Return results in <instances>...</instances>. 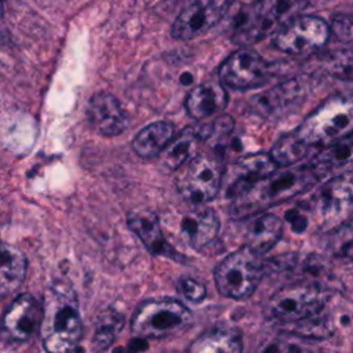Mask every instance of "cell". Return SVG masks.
I'll list each match as a JSON object with an SVG mask.
<instances>
[{
    "label": "cell",
    "mask_w": 353,
    "mask_h": 353,
    "mask_svg": "<svg viewBox=\"0 0 353 353\" xmlns=\"http://www.w3.org/2000/svg\"><path fill=\"white\" fill-rule=\"evenodd\" d=\"M321 174L320 170L309 164L285 171H273L256 181L241 196L233 199L230 214L233 218L255 215L309 190L320 181Z\"/></svg>",
    "instance_id": "obj_1"
},
{
    "label": "cell",
    "mask_w": 353,
    "mask_h": 353,
    "mask_svg": "<svg viewBox=\"0 0 353 353\" xmlns=\"http://www.w3.org/2000/svg\"><path fill=\"white\" fill-rule=\"evenodd\" d=\"M40 334L47 353H69L79 343L83 325L77 298L70 287L58 284L48 290Z\"/></svg>",
    "instance_id": "obj_2"
},
{
    "label": "cell",
    "mask_w": 353,
    "mask_h": 353,
    "mask_svg": "<svg viewBox=\"0 0 353 353\" xmlns=\"http://www.w3.org/2000/svg\"><path fill=\"white\" fill-rule=\"evenodd\" d=\"M350 132H353V92L327 98L294 131L309 149L328 146Z\"/></svg>",
    "instance_id": "obj_3"
},
{
    "label": "cell",
    "mask_w": 353,
    "mask_h": 353,
    "mask_svg": "<svg viewBox=\"0 0 353 353\" xmlns=\"http://www.w3.org/2000/svg\"><path fill=\"white\" fill-rule=\"evenodd\" d=\"M309 0H256L232 30L233 40L243 46L254 44L299 17Z\"/></svg>",
    "instance_id": "obj_4"
},
{
    "label": "cell",
    "mask_w": 353,
    "mask_h": 353,
    "mask_svg": "<svg viewBox=\"0 0 353 353\" xmlns=\"http://www.w3.org/2000/svg\"><path fill=\"white\" fill-rule=\"evenodd\" d=\"M261 256L243 245L223 258L214 270L218 291L233 299L248 298L255 291L265 270Z\"/></svg>",
    "instance_id": "obj_5"
},
{
    "label": "cell",
    "mask_w": 353,
    "mask_h": 353,
    "mask_svg": "<svg viewBox=\"0 0 353 353\" xmlns=\"http://www.w3.org/2000/svg\"><path fill=\"white\" fill-rule=\"evenodd\" d=\"M309 212L323 230H332L353 215V170L328 179L310 199Z\"/></svg>",
    "instance_id": "obj_6"
},
{
    "label": "cell",
    "mask_w": 353,
    "mask_h": 353,
    "mask_svg": "<svg viewBox=\"0 0 353 353\" xmlns=\"http://www.w3.org/2000/svg\"><path fill=\"white\" fill-rule=\"evenodd\" d=\"M325 303V292L307 283L287 285L274 292L265 306V316L281 324H298L319 314Z\"/></svg>",
    "instance_id": "obj_7"
},
{
    "label": "cell",
    "mask_w": 353,
    "mask_h": 353,
    "mask_svg": "<svg viewBox=\"0 0 353 353\" xmlns=\"http://www.w3.org/2000/svg\"><path fill=\"white\" fill-rule=\"evenodd\" d=\"M192 323L188 307L171 298L145 301L138 306L132 319L131 330L141 338H163L183 330Z\"/></svg>",
    "instance_id": "obj_8"
},
{
    "label": "cell",
    "mask_w": 353,
    "mask_h": 353,
    "mask_svg": "<svg viewBox=\"0 0 353 353\" xmlns=\"http://www.w3.org/2000/svg\"><path fill=\"white\" fill-rule=\"evenodd\" d=\"M178 170L176 189L188 203L201 205L218 194L222 185L223 167L215 154L199 153Z\"/></svg>",
    "instance_id": "obj_9"
},
{
    "label": "cell",
    "mask_w": 353,
    "mask_h": 353,
    "mask_svg": "<svg viewBox=\"0 0 353 353\" xmlns=\"http://www.w3.org/2000/svg\"><path fill=\"white\" fill-rule=\"evenodd\" d=\"M330 36V25L323 18L299 15L274 34V46L291 55H309L321 50Z\"/></svg>",
    "instance_id": "obj_10"
},
{
    "label": "cell",
    "mask_w": 353,
    "mask_h": 353,
    "mask_svg": "<svg viewBox=\"0 0 353 353\" xmlns=\"http://www.w3.org/2000/svg\"><path fill=\"white\" fill-rule=\"evenodd\" d=\"M272 74L270 65L256 51L241 48L232 52L219 68L221 84L233 90H251L265 84Z\"/></svg>",
    "instance_id": "obj_11"
},
{
    "label": "cell",
    "mask_w": 353,
    "mask_h": 353,
    "mask_svg": "<svg viewBox=\"0 0 353 353\" xmlns=\"http://www.w3.org/2000/svg\"><path fill=\"white\" fill-rule=\"evenodd\" d=\"M229 0H192L175 18L171 34L178 40H190L208 32L223 18Z\"/></svg>",
    "instance_id": "obj_12"
},
{
    "label": "cell",
    "mask_w": 353,
    "mask_h": 353,
    "mask_svg": "<svg viewBox=\"0 0 353 353\" xmlns=\"http://www.w3.org/2000/svg\"><path fill=\"white\" fill-rule=\"evenodd\" d=\"M41 319L43 306L32 295L22 294L4 313L0 330L8 339L26 341L40 328Z\"/></svg>",
    "instance_id": "obj_13"
},
{
    "label": "cell",
    "mask_w": 353,
    "mask_h": 353,
    "mask_svg": "<svg viewBox=\"0 0 353 353\" xmlns=\"http://www.w3.org/2000/svg\"><path fill=\"white\" fill-rule=\"evenodd\" d=\"M306 95L303 80L294 79L281 83L250 101V109L262 117H280L298 106Z\"/></svg>",
    "instance_id": "obj_14"
},
{
    "label": "cell",
    "mask_w": 353,
    "mask_h": 353,
    "mask_svg": "<svg viewBox=\"0 0 353 353\" xmlns=\"http://www.w3.org/2000/svg\"><path fill=\"white\" fill-rule=\"evenodd\" d=\"M87 117L91 127L103 137H117L128 124L120 102L109 92H97L90 98Z\"/></svg>",
    "instance_id": "obj_15"
},
{
    "label": "cell",
    "mask_w": 353,
    "mask_h": 353,
    "mask_svg": "<svg viewBox=\"0 0 353 353\" xmlns=\"http://www.w3.org/2000/svg\"><path fill=\"white\" fill-rule=\"evenodd\" d=\"M221 223L216 212L201 205H194L181 221V234L185 243L193 250H201L218 236Z\"/></svg>",
    "instance_id": "obj_16"
},
{
    "label": "cell",
    "mask_w": 353,
    "mask_h": 353,
    "mask_svg": "<svg viewBox=\"0 0 353 353\" xmlns=\"http://www.w3.org/2000/svg\"><path fill=\"white\" fill-rule=\"evenodd\" d=\"M212 138V123L204 125H190L178 137H174L164 149L163 163L170 170H178L190 159L199 154L201 142Z\"/></svg>",
    "instance_id": "obj_17"
},
{
    "label": "cell",
    "mask_w": 353,
    "mask_h": 353,
    "mask_svg": "<svg viewBox=\"0 0 353 353\" xmlns=\"http://www.w3.org/2000/svg\"><path fill=\"white\" fill-rule=\"evenodd\" d=\"M276 170V164L269 154H251L236 161L229 170V197L233 200L247 192L256 181L272 174Z\"/></svg>",
    "instance_id": "obj_18"
},
{
    "label": "cell",
    "mask_w": 353,
    "mask_h": 353,
    "mask_svg": "<svg viewBox=\"0 0 353 353\" xmlns=\"http://www.w3.org/2000/svg\"><path fill=\"white\" fill-rule=\"evenodd\" d=\"M127 223L128 228L142 240V243L152 254L179 259L178 252L164 239L160 223L154 214L146 211L130 212L127 216Z\"/></svg>",
    "instance_id": "obj_19"
},
{
    "label": "cell",
    "mask_w": 353,
    "mask_h": 353,
    "mask_svg": "<svg viewBox=\"0 0 353 353\" xmlns=\"http://www.w3.org/2000/svg\"><path fill=\"white\" fill-rule=\"evenodd\" d=\"M228 105V92L219 83H203L196 85L186 97L185 108L190 117L201 120L212 116Z\"/></svg>",
    "instance_id": "obj_20"
},
{
    "label": "cell",
    "mask_w": 353,
    "mask_h": 353,
    "mask_svg": "<svg viewBox=\"0 0 353 353\" xmlns=\"http://www.w3.org/2000/svg\"><path fill=\"white\" fill-rule=\"evenodd\" d=\"M241 334L229 327H215L200 334L185 353H241Z\"/></svg>",
    "instance_id": "obj_21"
},
{
    "label": "cell",
    "mask_w": 353,
    "mask_h": 353,
    "mask_svg": "<svg viewBox=\"0 0 353 353\" xmlns=\"http://www.w3.org/2000/svg\"><path fill=\"white\" fill-rule=\"evenodd\" d=\"M26 265L21 250L0 240V298L18 290L26 274Z\"/></svg>",
    "instance_id": "obj_22"
},
{
    "label": "cell",
    "mask_w": 353,
    "mask_h": 353,
    "mask_svg": "<svg viewBox=\"0 0 353 353\" xmlns=\"http://www.w3.org/2000/svg\"><path fill=\"white\" fill-rule=\"evenodd\" d=\"M174 138V125L170 121H154L143 127L132 139L134 152L142 159H153L164 152Z\"/></svg>",
    "instance_id": "obj_23"
},
{
    "label": "cell",
    "mask_w": 353,
    "mask_h": 353,
    "mask_svg": "<svg viewBox=\"0 0 353 353\" xmlns=\"http://www.w3.org/2000/svg\"><path fill=\"white\" fill-rule=\"evenodd\" d=\"M283 233V222L273 214H262L251 221L245 233V247L263 255L279 241Z\"/></svg>",
    "instance_id": "obj_24"
},
{
    "label": "cell",
    "mask_w": 353,
    "mask_h": 353,
    "mask_svg": "<svg viewBox=\"0 0 353 353\" xmlns=\"http://www.w3.org/2000/svg\"><path fill=\"white\" fill-rule=\"evenodd\" d=\"M312 70L336 80H353V50H334L320 54L312 62Z\"/></svg>",
    "instance_id": "obj_25"
},
{
    "label": "cell",
    "mask_w": 353,
    "mask_h": 353,
    "mask_svg": "<svg viewBox=\"0 0 353 353\" xmlns=\"http://www.w3.org/2000/svg\"><path fill=\"white\" fill-rule=\"evenodd\" d=\"M350 161H353V132L321 149L313 157L309 165L324 172L335 167L345 165Z\"/></svg>",
    "instance_id": "obj_26"
},
{
    "label": "cell",
    "mask_w": 353,
    "mask_h": 353,
    "mask_svg": "<svg viewBox=\"0 0 353 353\" xmlns=\"http://www.w3.org/2000/svg\"><path fill=\"white\" fill-rule=\"evenodd\" d=\"M309 148L303 145L292 132L283 135L270 149L269 157L276 167H290L306 156Z\"/></svg>",
    "instance_id": "obj_27"
},
{
    "label": "cell",
    "mask_w": 353,
    "mask_h": 353,
    "mask_svg": "<svg viewBox=\"0 0 353 353\" xmlns=\"http://www.w3.org/2000/svg\"><path fill=\"white\" fill-rule=\"evenodd\" d=\"M328 250L334 258L353 265V216L331 230Z\"/></svg>",
    "instance_id": "obj_28"
},
{
    "label": "cell",
    "mask_w": 353,
    "mask_h": 353,
    "mask_svg": "<svg viewBox=\"0 0 353 353\" xmlns=\"http://www.w3.org/2000/svg\"><path fill=\"white\" fill-rule=\"evenodd\" d=\"M256 353H320V352L310 342H305V339L295 341L285 335H277V336H269L268 339H265L256 349Z\"/></svg>",
    "instance_id": "obj_29"
},
{
    "label": "cell",
    "mask_w": 353,
    "mask_h": 353,
    "mask_svg": "<svg viewBox=\"0 0 353 353\" xmlns=\"http://www.w3.org/2000/svg\"><path fill=\"white\" fill-rule=\"evenodd\" d=\"M123 327V316L116 312H108L98 321L92 345L95 350H105L116 338L117 332Z\"/></svg>",
    "instance_id": "obj_30"
},
{
    "label": "cell",
    "mask_w": 353,
    "mask_h": 353,
    "mask_svg": "<svg viewBox=\"0 0 353 353\" xmlns=\"http://www.w3.org/2000/svg\"><path fill=\"white\" fill-rule=\"evenodd\" d=\"M330 32L339 41L353 46V14H338L332 18Z\"/></svg>",
    "instance_id": "obj_31"
},
{
    "label": "cell",
    "mask_w": 353,
    "mask_h": 353,
    "mask_svg": "<svg viewBox=\"0 0 353 353\" xmlns=\"http://www.w3.org/2000/svg\"><path fill=\"white\" fill-rule=\"evenodd\" d=\"M178 290L190 302H200L205 296V287L190 277L181 279L178 283Z\"/></svg>",
    "instance_id": "obj_32"
},
{
    "label": "cell",
    "mask_w": 353,
    "mask_h": 353,
    "mask_svg": "<svg viewBox=\"0 0 353 353\" xmlns=\"http://www.w3.org/2000/svg\"><path fill=\"white\" fill-rule=\"evenodd\" d=\"M1 17H3V3L0 0V19H1Z\"/></svg>",
    "instance_id": "obj_33"
}]
</instances>
